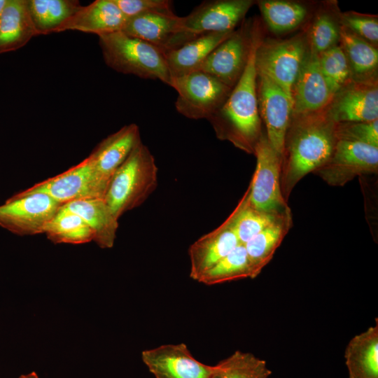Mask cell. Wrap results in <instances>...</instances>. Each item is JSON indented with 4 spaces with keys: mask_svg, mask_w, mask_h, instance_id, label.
<instances>
[{
    "mask_svg": "<svg viewBox=\"0 0 378 378\" xmlns=\"http://www.w3.org/2000/svg\"><path fill=\"white\" fill-rule=\"evenodd\" d=\"M335 124L326 108L292 116L281 162V189L286 202L297 183L330 156L337 141Z\"/></svg>",
    "mask_w": 378,
    "mask_h": 378,
    "instance_id": "1",
    "label": "cell"
},
{
    "mask_svg": "<svg viewBox=\"0 0 378 378\" xmlns=\"http://www.w3.org/2000/svg\"><path fill=\"white\" fill-rule=\"evenodd\" d=\"M259 43L256 31H253L246 66L224 104L209 119L218 138L227 139L239 148L252 153L262 133L255 63Z\"/></svg>",
    "mask_w": 378,
    "mask_h": 378,
    "instance_id": "2",
    "label": "cell"
},
{
    "mask_svg": "<svg viewBox=\"0 0 378 378\" xmlns=\"http://www.w3.org/2000/svg\"><path fill=\"white\" fill-rule=\"evenodd\" d=\"M158 167L141 141L112 175L104 201L116 218L141 205L156 189Z\"/></svg>",
    "mask_w": 378,
    "mask_h": 378,
    "instance_id": "3",
    "label": "cell"
},
{
    "mask_svg": "<svg viewBox=\"0 0 378 378\" xmlns=\"http://www.w3.org/2000/svg\"><path fill=\"white\" fill-rule=\"evenodd\" d=\"M98 36L103 58L108 66L121 74L159 80L169 85L171 76L164 52L161 49L122 31Z\"/></svg>",
    "mask_w": 378,
    "mask_h": 378,
    "instance_id": "4",
    "label": "cell"
},
{
    "mask_svg": "<svg viewBox=\"0 0 378 378\" xmlns=\"http://www.w3.org/2000/svg\"><path fill=\"white\" fill-rule=\"evenodd\" d=\"M169 86L178 94L175 107L182 115L209 120L224 104L232 88L201 71L171 78Z\"/></svg>",
    "mask_w": 378,
    "mask_h": 378,
    "instance_id": "5",
    "label": "cell"
},
{
    "mask_svg": "<svg viewBox=\"0 0 378 378\" xmlns=\"http://www.w3.org/2000/svg\"><path fill=\"white\" fill-rule=\"evenodd\" d=\"M253 4L251 0L202 2L190 14L182 17L181 31L174 40L170 50L178 48L206 34L234 31Z\"/></svg>",
    "mask_w": 378,
    "mask_h": 378,
    "instance_id": "6",
    "label": "cell"
},
{
    "mask_svg": "<svg viewBox=\"0 0 378 378\" xmlns=\"http://www.w3.org/2000/svg\"><path fill=\"white\" fill-rule=\"evenodd\" d=\"M308 47L302 36L259 43L255 57L256 71L276 84L292 103V92Z\"/></svg>",
    "mask_w": 378,
    "mask_h": 378,
    "instance_id": "7",
    "label": "cell"
},
{
    "mask_svg": "<svg viewBox=\"0 0 378 378\" xmlns=\"http://www.w3.org/2000/svg\"><path fill=\"white\" fill-rule=\"evenodd\" d=\"M109 181L95 170L88 156L64 172L20 192L22 195L45 193L60 204L94 198L104 199Z\"/></svg>",
    "mask_w": 378,
    "mask_h": 378,
    "instance_id": "8",
    "label": "cell"
},
{
    "mask_svg": "<svg viewBox=\"0 0 378 378\" xmlns=\"http://www.w3.org/2000/svg\"><path fill=\"white\" fill-rule=\"evenodd\" d=\"M256 167L246 190L251 204L268 212H281L288 209L281 189V158L262 132L253 149Z\"/></svg>",
    "mask_w": 378,
    "mask_h": 378,
    "instance_id": "9",
    "label": "cell"
},
{
    "mask_svg": "<svg viewBox=\"0 0 378 378\" xmlns=\"http://www.w3.org/2000/svg\"><path fill=\"white\" fill-rule=\"evenodd\" d=\"M378 172V147L337 140L328 159L312 173L331 186H343L357 176Z\"/></svg>",
    "mask_w": 378,
    "mask_h": 378,
    "instance_id": "10",
    "label": "cell"
},
{
    "mask_svg": "<svg viewBox=\"0 0 378 378\" xmlns=\"http://www.w3.org/2000/svg\"><path fill=\"white\" fill-rule=\"evenodd\" d=\"M61 205L45 193L18 192L0 205V226L20 236L43 234Z\"/></svg>",
    "mask_w": 378,
    "mask_h": 378,
    "instance_id": "11",
    "label": "cell"
},
{
    "mask_svg": "<svg viewBox=\"0 0 378 378\" xmlns=\"http://www.w3.org/2000/svg\"><path fill=\"white\" fill-rule=\"evenodd\" d=\"M257 95L259 114L265 125L267 139L281 158L286 134L292 118V103L277 84L258 72Z\"/></svg>",
    "mask_w": 378,
    "mask_h": 378,
    "instance_id": "12",
    "label": "cell"
},
{
    "mask_svg": "<svg viewBox=\"0 0 378 378\" xmlns=\"http://www.w3.org/2000/svg\"><path fill=\"white\" fill-rule=\"evenodd\" d=\"M141 358L155 378H212L213 365L197 360L184 343L146 349Z\"/></svg>",
    "mask_w": 378,
    "mask_h": 378,
    "instance_id": "13",
    "label": "cell"
},
{
    "mask_svg": "<svg viewBox=\"0 0 378 378\" xmlns=\"http://www.w3.org/2000/svg\"><path fill=\"white\" fill-rule=\"evenodd\" d=\"M253 31L241 29L219 44L197 71L216 78L232 88L240 78L248 61L252 44Z\"/></svg>",
    "mask_w": 378,
    "mask_h": 378,
    "instance_id": "14",
    "label": "cell"
},
{
    "mask_svg": "<svg viewBox=\"0 0 378 378\" xmlns=\"http://www.w3.org/2000/svg\"><path fill=\"white\" fill-rule=\"evenodd\" d=\"M333 98L321 71L318 55L307 48L292 92V116L325 110Z\"/></svg>",
    "mask_w": 378,
    "mask_h": 378,
    "instance_id": "15",
    "label": "cell"
},
{
    "mask_svg": "<svg viewBox=\"0 0 378 378\" xmlns=\"http://www.w3.org/2000/svg\"><path fill=\"white\" fill-rule=\"evenodd\" d=\"M326 112L335 122L378 120V88L372 81L346 85L335 94Z\"/></svg>",
    "mask_w": 378,
    "mask_h": 378,
    "instance_id": "16",
    "label": "cell"
},
{
    "mask_svg": "<svg viewBox=\"0 0 378 378\" xmlns=\"http://www.w3.org/2000/svg\"><path fill=\"white\" fill-rule=\"evenodd\" d=\"M240 244L227 218L220 226L202 236L188 249L190 277L198 281L200 276Z\"/></svg>",
    "mask_w": 378,
    "mask_h": 378,
    "instance_id": "17",
    "label": "cell"
},
{
    "mask_svg": "<svg viewBox=\"0 0 378 378\" xmlns=\"http://www.w3.org/2000/svg\"><path fill=\"white\" fill-rule=\"evenodd\" d=\"M127 18L113 0H96L63 22L55 32L75 30L98 36L121 31Z\"/></svg>",
    "mask_w": 378,
    "mask_h": 378,
    "instance_id": "18",
    "label": "cell"
},
{
    "mask_svg": "<svg viewBox=\"0 0 378 378\" xmlns=\"http://www.w3.org/2000/svg\"><path fill=\"white\" fill-rule=\"evenodd\" d=\"M141 141L139 128L132 123L103 139L89 155L97 172L109 181Z\"/></svg>",
    "mask_w": 378,
    "mask_h": 378,
    "instance_id": "19",
    "label": "cell"
},
{
    "mask_svg": "<svg viewBox=\"0 0 378 378\" xmlns=\"http://www.w3.org/2000/svg\"><path fill=\"white\" fill-rule=\"evenodd\" d=\"M182 17L174 13H149L127 18L122 31L161 49L170 50L179 34Z\"/></svg>",
    "mask_w": 378,
    "mask_h": 378,
    "instance_id": "20",
    "label": "cell"
},
{
    "mask_svg": "<svg viewBox=\"0 0 378 378\" xmlns=\"http://www.w3.org/2000/svg\"><path fill=\"white\" fill-rule=\"evenodd\" d=\"M234 31L206 34L178 48L166 51L164 55L171 78L197 71L209 54Z\"/></svg>",
    "mask_w": 378,
    "mask_h": 378,
    "instance_id": "21",
    "label": "cell"
},
{
    "mask_svg": "<svg viewBox=\"0 0 378 378\" xmlns=\"http://www.w3.org/2000/svg\"><path fill=\"white\" fill-rule=\"evenodd\" d=\"M292 213L289 208L275 221L244 244L251 268L252 279L256 278L271 261L292 227Z\"/></svg>",
    "mask_w": 378,
    "mask_h": 378,
    "instance_id": "22",
    "label": "cell"
},
{
    "mask_svg": "<svg viewBox=\"0 0 378 378\" xmlns=\"http://www.w3.org/2000/svg\"><path fill=\"white\" fill-rule=\"evenodd\" d=\"M353 337L344 351L349 378H378V320Z\"/></svg>",
    "mask_w": 378,
    "mask_h": 378,
    "instance_id": "23",
    "label": "cell"
},
{
    "mask_svg": "<svg viewBox=\"0 0 378 378\" xmlns=\"http://www.w3.org/2000/svg\"><path fill=\"white\" fill-rule=\"evenodd\" d=\"M35 36L26 0H7L0 13V54L22 48Z\"/></svg>",
    "mask_w": 378,
    "mask_h": 378,
    "instance_id": "24",
    "label": "cell"
},
{
    "mask_svg": "<svg viewBox=\"0 0 378 378\" xmlns=\"http://www.w3.org/2000/svg\"><path fill=\"white\" fill-rule=\"evenodd\" d=\"M64 205L80 216L94 234L97 244L102 248H111L116 238L118 219L104 199H86L69 202Z\"/></svg>",
    "mask_w": 378,
    "mask_h": 378,
    "instance_id": "25",
    "label": "cell"
},
{
    "mask_svg": "<svg viewBox=\"0 0 378 378\" xmlns=\"http://www.w3.org/2000/svg\"><path fill=\"white\" fill-rule=\"evenodd\" d=\"M26 4L36 36L55 32L83 6L76 0H26Z\"/></svg>",
    "mask_w": 378,
    "mask_h": 378,
    "instance_id": "26",
    "label": "cell"
},
{
    "mask_svg": "<svg viewBox=\"0 0 378 378\" xmlns=\"http://www.w3.org/2000/svg\"><path fill=\"white\" fill-rule=\"evenodd\" d=\"M43 234L55 244H80L94 239L93 232L85 221L64 205L46 223Z\"/></svg>",
    "mask_w": 378,
    "mask_h": 378,
    "instance_id": "27",
    "label": "cell"
},
{
    "mask_svg": "<svg viewBox=\"0 0 378 378\" xmlns=\"http://www.w3.org/2000/svg\"><path fill=\"white\" fill-rule=\"evenodd\" d=\"M340 41L351 74L356 76L359 82L370 81L368 79L374 73L378 64L377 48L342 26L340 29Z\"/></svg>",
    "mask_w": 378,
    "mask_h": 378,
    "instance_id": "28",
    "label": "cell"
},
{
    "mask_svg": "<svg viewBox=\"0 0 378 378\" xmlns=\"http://www.w3.org/2000/svg\"><path fill=\"white\" fill-rule=\"evenodd\" d=\"M285 211L268 212L258 209L250 202L246 191L236 208L227 218L240 244H244L275 221Z\"/></svg>",
    "mask_w": 378,
    "mask_h": 378,
    "instance_id": "29",
    "label": "cell"
},
{
    "mask_svg": "<svg viewBox=\"0 0 378 378\" xmlns=\"http://www.w3.org/2000/svg\"><path fill=\"white\" fill-rule=\"evenodd\" d=\"M258 6L267 27L276 34L296 28L307 14L305 6L293 1L262 0L258 1Z\"/></svg>",
    "mask_w": 378,
    "mask_h": 378,
    "instance_id": "30",
    "label": "cell"
},
{
    "mask_svg": "<svg viewBox=\"0 0 378 378\" xmlns=\"http://www.w3.org/2000/svg\"><path fill=\"white\" fill-rule=\"evenodd\" d=\"M271 374L265 360L250 352L236 351L213 365L212 378H269Z\"/></svg>",
    "mask_w": 378,
    "mask_h": 378,
    "instance_id": "31",
    "label": "cell"
},
{
    "mask_svg": "<svg viewBox=\"0 0 378 378\" xmlns=\"http://www.w3.org/2000/svg\"><path fill=\"white\" fill-rule=\"evenodd\" d=\"M245 278L252 279V272L245 246L239 244L197 281L211 286Z\"/></svg>",
    "mask_w": 378,
    "mask_h": 378,
    "instance_id": "32",
    "label": "cell"
},
{
    "mask_svg": "<svg viewBox=\"0 0 378 378\" xmlns=\"http://www.w3.org/2000/svg\"><path fill=\"white\" fill-rule=\"evenodd\" d=\"M319 64L327 85L335 96L347 85L350 66L341 46H335L318 55Z\"/></svg>",
    "mask_w": 378,
    "mask_h": 378,
    "instance_id": "33",
    "label": "cell"
},
{
    "mask_svg": "<svg viewBox=\"0 0 378 378\" xmlns=\"http://www.w3.org/2000/svg\"><path fill=\"white\" fill-rule=\"evenodd\" d=\"M340 29L330 15L327 13L318 15L310 30V50L319 55L337 46L340 41Z\"/></svg>",
    "mask_w": 378,
    "mask_h": 378,
    "instance_id": "34",
    "label": "cell"
},
{
    "mask_svg": "<svg viewBox=\"0 0 378 378\" xmlns=\"http://www.w3.org/2000/svg\"><path fill=\"white\" fill-rule=\"evenodd\" d=\"M335 136L337 140L360 142L378 147V120L336 122Z\"/></svg>",
    "mask_w": 378,
    "mask_h": 378,
    "instance_id": "35",
    "label": "cell"
},
{
    "mask_svg": "<svg viewBox=\"0 0 378 378\" xmlns=\"http://www.w3.org/2000/svg\"><path fill=\"white\" fill-rule=\"evenodd\" d=\"M342 27L352 33L375 45L378 41V21L374 16L356 13H347L342 15Z\"/></svg>",
    "mask_w": 378,
    "mask_h": 378,
    "instance_id": "36",
    "label": "cell"
},
{
    "mask_svg": "<svg viewBox=\"0 0 378 378\" xmlns=\"http://www.w3.org/2000/svg\"><path fill=\"white\" fill-rule=\"evenodd\" d=\"M127 18L149 13H174L169 0H113Z\"/></svg>",
    "mask_w": 378,
    "mask_h": 378,
    "instance_id": "37",
    "label": "cell"
},
{
    "mask_svg": "<svg viewBox=\"0 0 378 378\" xmlns=\"http://www.w3.org/2000/svg\"><path fill=\"white\" fill-rule=\"evenodd\" d=\"M19 378H38V375L35 372H31L28 374H23L20 376Z\"/></svg>",
    "mask_w": 378,
    "mask_h": 378,
    "instance_id": "38",
    "label": "cell"
},
{
    "mask_svg": "<svg viewBox=\"0 0 378 378\" xmlns=\"http://www.w3.org/2000/svg\"><path fill=\"white\" fill-rule=\"evenodd\" d=\"M7 0H0V13L3 10Z\"/></svg>",
    "mask_w": 378,
    "mask_h": 378,
    "instance_id": "39",
    "label": "cell"
}]
</instances>
